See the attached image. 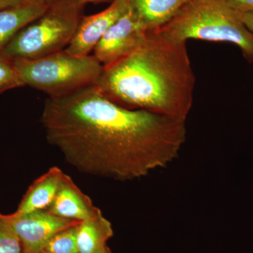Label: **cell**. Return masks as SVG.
Masks as SVG:
<instances>
[{
	"label": "cell",
	"mask_w": 253,
	"mask_h": 253,
	"mask_svg": "<svg viewBox=\"0 0 253 253\" xmlns=\"http://www.w3.org/2000/svg\"><path fill=\"white\" fill-rule=\"evenodd\" d=\"M42 125L48 142L88 175L126 181L165 168L180 152L186 122L115 104L88 86L47 98Z\"/></svg>",
	"instance_id": "obj_1"
},
{
	"label": "cell",
	"mask_w": 253,
	"mask_h": 253,
	"mask_svg": "<svg viewBox=\"0 0 253 253\" xmlns=\"http://www.w3.org/2000/svg\"><path fill=\"white\" fill-rule=\"evenodd\" d=\"M195 83L186 42L155 30L135 51L104 67L94 86L122 107L186 122L194 102Z\"/></svg>",
	"instance_id": "obj_2"
},
{
	"label": "cell",
	"mask_w": 253,
	"mask_h": 253,
	"mask_svg": "<svg viewBox=\"0 0 253 253\" xmlns=\"http://www.w3.org/2000/svg\"><path fill=\"white\" fill-rule=\"evenodd\" d=\"M158 30L177 41L231 43L239 46L249 62H253V33L236 11L219 0H189L172 19Z\"/></svg>",
	"instance_id": "obj_3"
},
{
	"label": "cell",
	"mask_w": 253,
	"mask_h": 253,
	"mask_svg": "<svg viewBox=\"0 0 253 253\" xmlns=\"http://www.w3.org/2000/svg\"><path fill=\"white\" fill-rule=\"evenodd\" d=\"M85 4L50 0L44 13L13 38L0 53L9 60L36 59L66 49L75 36Z\"/></svg>",
	"instance_id": "obj_4"
},
{
	"label": "cell",
	"mask_w": 253,
	"mask_h": 253,
	"mask_svg": "<svg viewBox=\"0 0 253 253\" xmlns=\"http://www.w3.org/2000/svg\"><path fill=\"white\" fill-rule=\"evenodd\" d=\"M24 85L61 98L94 86L104 66L94 56H77L65 50L36 59L11 60Z\"/></svg>",
	"instance_id": "obj_5"
},
{
	"label": "cell",
	"mask_w": 253,
	"mask_h": 253,
	"mask_svg": "<svg viewBox=\"0 0 253 253\" xmlns=\"http://www.w3.org/2000/svg\"><path fill=\"white\" fill-rule=\"evenodd\" d=\"M149 31L129 8L98 42L93 56L104 67L112 65L137 49L146 41Z\"/></svg>",
	"instance_id": "obj_6"
},
{
	"label": "cell",
	"mask_w": 253,
	"mask_h": 253,
	"mask_svg": "<svg viewBox=\"0 0 253 253\" xmlns=\"http://www.w3.org/2000/svg\"><path fill=\"white\" fill-rule=\"evenodd\" d=\"M11 224L22 245L23 253H40L53 236L81 221L64 219L45 211L15 215L9 214Z\"/></svg>",
	"instance_id": "obj_7"
},
{
	"label": "cell",
	"mask_w": 253,
	"mask_h": 253,
	"mask_svg": "<svg viewBox=\"0 0 253 253\" xmlns=\"http://www.w3.org/2000/svg\"><path fill=\"white\" fill-rule=\"evenodd\" d=\"M129 9L126 0H115L97 14L83 16L65 51L73 56H89L108 30Z\"/></svg>",
	"instance_id": "obj_8"
},
{
	"label": "cell",
	"mask_w": 253,
	"mask_h": 253,
	"mask_svg": "<svg viewBox=\"0 0 253 253\" xmlns=\"http://www.w3.org/2000/svg\"><path fill=\"white\" fill-rule=\"evenodd\" d=\"M46 211L58 217L79 221L91 219L102 213L93 204L90 198L66 174L52 204Z\"/></svg>",
	"instance_id": "obj_9"
},
{
	"label": "cell",
	"mask_w": 253,
	"mask_h": 253,
	"mask_svg": "<svg viewBox=\"0 0 253 253\" xmlns=\"http://www.w3.org/2000/svg\"><path fill=\"white\" fill-rule=\"evenodd\" d=\"M65 173L58 167L50 168L33 181L18 205L15 215L45 211L52 204Z\"/></svg>",
	"instance_id": "obj_10"
},
{
	"label": "cell",
	"mask_w": 253,
	"mask_h": 253,
	"mask_svg": "<svg viewBox=\"0 0 253 253\" xmlns=\"http://www.w3.org/2000/svg\"><path fill=\"white\" fill-rule=\"evenodd\" d=\"M46 0H24L0 10V53L21 31L45 11Z\"/></svg>",
	"instance_id": "obj_11"
},
{
	"label": "cell",
	"mask_w": 253,
	"mask_h": 253,
	"mask_svg": "<svg viewBox=\"0 0 253 253\" xmlns=\"http://www.w3.org/2000/svg\"><path fill=\"white\" fill-rule=\"evenodd\" d=\"M149 31L167 24L189 0H126Z\"/></svg>",
	"instance_id": "obj_12"
},
{
	"label": "cell",
	"mask_w": 253,
	"mask_h": 253,
	"mask_svg": "<svg viewBox=\"0 0 253 253\" xmlns=\"http://www.w3.org/2000/svg\"><path fill=\"white\" fill-rule=\"evenodd\" d=\"M113 236L112 224L102 213L81 221L77 226L76 240L78 253H98L107 247Z\"/></svg>",
	"instance_id": "obj_13"
},
{
	"label": "cell",
	"mask_w": 253,
	"mask_h": 253,
	"mask_svg": "<svg viewBox=\"0 0 253 253\" xmlns=\"http://www.w3.org/2000/svg\"><path fill=\"white\" fill-rule=\"evenodd\" d=\"M77 226L68 228L55 234L44 245L40 253H78L76 240Z\"/></svg>",
	"instance_id": "obj_14"
},
{
	"label": "cell",
	"mask_w": 253,
	"mask_h": 253,
	"mask_svg": "<svg viewBox=\"0 0 253 253\" xmlns=\"http://www.w3.org/2000/svg\"><path fill=\"white\" fill-rule=\"evenodd\" d=\"M0 253H23L22 245L11 224L9 214H0Z\"/></svg>",
	"instance_id": "obj_15"
},
{
	"label": "cell",
	"mask_w": 253,
	"mask_h": 253,
	"mask_svg": "<svg viewBox=\"0 0 253 253\" xmlns=\"http://www.w3.org/2000/svg\"><path fill=\"white\" fill-rule=\"evenodd\" d=\"M24 86L15 69L12 61L0 56V94Z\"/></svg>",
	"instance_id": "obj_16"
},
{
	"label": "cell",
	"mask_w": 253,
	"mask_h": 253,
	"mask_svg": "<svg viewBox=\"0 0 253 253\" xmlns=\"http://www.w3.org/2000/svg\"><path fill=\"white\" fill-rule=\"evenodd\" d=\"M236 12L253 11V0H219Z\"/></svg>",
	"instance_id": "obj_17"
},
{
	"label": "cell",
	"mask_w": 253,
	"mask_h": 253,
	"mask_svg": "<svg viewBox=\"0 0 253 253\" xmlns=\"http://www.w3.org/2000/svg\"><path fill=\"white\" fill-rule=\"evenodd\" d=\"M236 14L248 29L253 33V11L236 12Z\"/></svg>",
	"instance_id": "obj_18"
},
{
	"label": "cell",
	"mask_w": 253,
	"mask_h": 253,
	"mask_svg": "<svg viewBox=\"0 0 253 253\" xmlns=\"http://www.w3.org/2000/svg\"><path fill=\"white\" fill-rule=\"evenodd\" d=\"M24 0H0V10L14 6Z\"/></svg>",
	"instance_id": "obj_19"
},
{
	"label": "cell",
	"mask_w": 253,
	"mask_h": 253,
	"mask_svg": "<svg viewBox=\"0 0 253 253\" xmlns=\"http://www.w3.org/2000/svg\"><path fill=\"white\" fill-rule=\"evenodd\" d=\"M50 1V0H48ZM69 1H78V2L83 3V4H87V3H92V4H98L101 3L113 2L115 0H69Z\"/></svg>",
	"instance_id": "obj_20"
},
{
	"label": "cell",
	"mask_w": 253,
	"mask_h": 253,
	"mask_svg": "<svg viewBox=\"0 0 253 253\" xmlns=\"http://www.w3.org/2000/svg\"><path fill=\"white\" fill-rule=\"evenodd\" d=\"M98 253H113V252L111 251V249H109V246H107L106 249L103 250V251H100V252Z\"/></svg>",
	"instance_id": "obj_21"
},
{
	"label": "cell",
	"mask_w": 253,
	"mask_h": 253,
	"mask_svg": "<svg viewBox=\"0 0 253 253\" xmlns=\"http://www.w3.org/2000/svg\"><path fill=\"white\" fill-rule=\"evenodd\" d=\"M46 1H48V0H46Z\"/></svg>",
	"instance_id": "obj_22"
}]
</instances>
